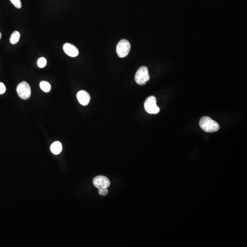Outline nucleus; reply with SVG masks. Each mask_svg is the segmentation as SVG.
<instances>
[{"mask_svg":"<svg viewBox=\"0 0 247 247\" xmlns=\"http://www.w3.org/2000/svg\"><path fill=\"white\" fill-rule=\"evenodd\" d=\"M6 87L5 85L2 83L0 82V94H2L6 92Z\"/></svg>","mask_w":247,"mask_h":247,"instance_id":"2eb2a0df","label":"nucleus"},{"mask_svg":"<svg viewBox=\"0 0 247 247\" xmlns=\"http://www.w3.org/2000/svg\"><path fill=\"white\" fill-rule=\"evenodd\" d=\"M93 184L95 187L98 189L102 188H107L110 185V182L107 177L105 176H97L93 180Z\"/></svg>","mask_w":247,"mask_h":247,"instance_id":"423d86ee","label":"nucleus"},{"mask_svg":"<svg viewBox=\"0 0 247 247\" xmlns=\"http://www.w3.org/2000/svg\"><path fill=\"white\" fill-rule=\"evenodd\" d=\"M200 127L207 132H214L220 129L219 125L216 121L208 116L201 118L199 122Z\"/></svg>","mask_w":247,"mask_h":247,"instance_id":"f257e3e1","label":"nucleus"},{"mask_svg":"<svg viewBox=\"0 0 247 247\" xmlns=\"http://www.w3.org/2000/svg\"><path fill=\"white\" fill-rule=\"evenodd\" d=\"M1 38H2V33H1V32H0V39H1Z\"/></svg>","mask_w":247,"mask_h":247,"instance_id":"dca6fc26","label":"nucleus"},{"mask_svg":"<svg viewBox=\"0 0 247 247\" xmlns=\"http://www.w3.org/2000/svg\"><path fill=\"white\" fill-rule=\"evenodd\" d=\"M131 47V44L127 40H120L116 47V52L118 57L121 58L126 57L130 52Z\"/></svg>","mask_w":247,"mask_h":247,"instance_id":"7ed1b4c3","label":"nucleus"},{"mask_svg":"<svg viewBox=\"0 0 247 247\" xmlns=\"http://www.w3.org/2000/svg\"><path fill=\"white\" fill-rule=\"evenodd\" d=\"M17 91L19 97L25 100L29 99L31 94L30 87L26 81H22L18 85Z\"/></svg>","mask_w":247,"mask_h":247,"instance_id":"20e7f679","label":"nucleus"},{"mask_svg":"<svg viewBox=\"0 0 247 247\" xmlns=\"http://www.w3.org/2000/svg\"><path fill=\"white\" fill-rule=\"evenodd\" d=\"M47 64V60L44 57H41L38 60V67L41 68L45 67Z\"/></svg>","mask_w":247,"mask_h":247,"instance_id":"f8f14e48","label":"nucleus"},{"mask_svg":"<svg viewBox=\"0 0 247 247\" xmlns=\"http://www.w3.org/2000/svg\"><path fill=\"white\" fill-rule=\"evenodd\" d=\"M144 107L147 113L151 114H158L160 108L156 105V100L154 96L149 97L146 100Z\"/></svg>","mask_w":247,"mask_h":247,"instance_id":"39448f33","label":"nucleus"},{"mask_svg":"<svg viewBox=\"0 0 247 247\" xmlns=\"http://www.w3.org/2000/svg\"><path fill=\"white\" fill-rule=\"evenodd\" d=\"M40 87L44 92L48 93L51 90V85L49 82L42 81L40 83Z\"/></svg>","mask_w":247,"mask_h":247,"instance_id":"9b49d317","label":"nucleus"},{"mask_svg":"<svg viewBox=\"0 0 247 247\" xmlns=\"http://www.w3.org/2000/svg\"><path fill=\"white\" fill-rule=\"evenodd\" d=\"M150 79L148 70L147 67H141L136 71L135 75V80L138 84L144 85Z\"/></svg>","mask_w":247,"mask_h":247,"instance_id":"f03ea898","label":"nucleus"},{"mask_svg":"<svg viewBox=\"0 0 247 247\" xmlns=\"http://www.w3.org/2000/svg\"><path fill=\"white\" fill-rule=\"evenodd\" d=\"M98 193L100 195L102 196H105L108 194V190L107 188H102L98 189Z\"/></svg>","mask_w":247,"mask_h":247,"instance_id":"4468645a","label":"nucleus"},{"mask_svg":"<svg viewBox=\"0 0 247 247\" xmlns=\"http://www.w3.org/2000/svg\"><path fill=\"white\" fill-rule=\"evenodd\" d=\"M10 1L17 9H19L21 8L22 3L20 0H10Z\"/></svg>","mask_w":247,"mask_h":247,"instance_id":"ddd939ff","label":"nucleus"},{"mask_svg":"<svg viewBox=\"0 0 247 247\" xmlns=\"http://www.w3.org/2000/svg\"><path fill=\"white\" fill-rule=\"evenodd\" d=\"M63 49L65 53L69 57H75L78 55V50L72 44L66 43L63 46Z\"/></svg>","mask_w":247,"mask_h":247,"instance_id":"6e6552de","label":"nucleus"},{"mask_svg":"<svg viewBox=\"0 0 247 247\" xmlns=\"http://www.w3.org/2000/svg\"><path fill=\"white\" fill-rule=\"evenodd\" d=\"M77 98L81 105L86 106L89 104L90 101V96L88 93L84 90H81L78 92Z\"/></svg>","mask_w":247,"mask_h":247,"instance_id":"0eeeda50","label":"nucleus"},{"mask_svg":"<svg viewBox=\"0 0 247 247\" xmlns=\"http://www.w3.org/2000/svg\"><path fill=\"white\" fill-rule=\"evenodd\" d=\"M20 38V34L17 31H14L12 34L10 39V43L12 45H15V44H17Z\"/></svg>","mask_w":247,"mask_h":247,"instance_id":"9d476101","label":"nucleus"},{"mask_svg":"<svg viewBox=\"0 0 247 247\" xmlns=\"http://www.w3.org/2000/svg\"><path fill=\"white\" fill-rule=\"evenodd\" d=\"M62 150V145L59 142H54L50 146L51 152L55 155H58L60 153Z\"/></svg>","mask_w":247,"mask_h":247,"instance_id":"1a4fd4ad","label":"nucleus"}]
</instances>
